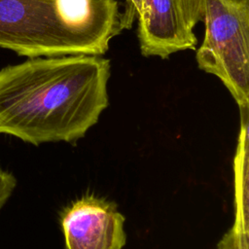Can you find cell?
<instances>
[{
  "label": "cell",
  "mask_w": 249,
  "mask_h": 249,
  "mask_svg": "<svg viewBox=\"0 0 249 249\" xmlns=\"http://www.w3.org/2000/svg\"><path fill=\"white\" fill-rule=\"evenodd\" d=\"M205 34L196 51L200 70L214 75L228 89L240 113L249 107V0H187Z\"/></svg>",
  "instance_id": "obj_3"
},
{
  "label": "cell",
  "mask_w": 249,
  "mask_h": 249,
  "mask_svg": "<svg viewBox=\"0 0 249 249\" xmlns=\"http://www.w3.org/2000/svg\"><path fill=\"white\" fill-rule=\"evenodd\" d=\"M17 187L14 174L0 167V209L6 204Z\"/></svg>",
  "instance_id": "obj_6"
},
{
  "label": "cell",
  "mask_w": 249,
  "mask_h": 249,
  "mask_svg": "<svg viewBox=\"0 0 249 249\" xmlns=\"http://www.w3.org/2000/svg\"><path fill=\"white\" fill-rule=\"evenodd\" d=\"M142 0H124V10L122 12L121 25L123 30L129 29L137 19Z\"/></svg>",
  "instance_id": "obj_7"
},
{
  "label": "cell",
  "mask_w": 249,
  "mask_h": 249,
  "mask_svg": "<svg viewBox=\"0 0 249 249\" xmlns=\"http://www.w3.org/2000/svg\"><path fill=\"white\" fill-rule=\"evenodd\" d=\"M121 18L117 0H0V48L29 58L102 55Z\"/></svg>",
  "instance_id": "obj_2"
},
{
  "label": "cell",
  "mask_w": 249,
  "mask_h": 249,
  "mask_svg": "<svg viewBox=\"0 0 249 249\" xmlns=\"http://www.w3.org/2000/svg\"><path fill=\"white\" fill-rule=\"evenodd\" d=\"M137 21L143 56L163 59L178 52L196 49L194 32L196 23L186 0H142Z\"/></svg>",
  "instance_id": "obj_4"
},
{
  "label": "cell",
  "mask_w": 249,
  "mask_h": 249,
  "mask_svg": "<svg viewBox=\"0 0 249 249\" xmlns=\"http://www.w3.org/2000/svg\"><path fill=\"white\" fill-rule=\"evenodd\" d=\"M110 60L102 55L30 57L0 70V134L33 145L72 142L108 106Z\"/></svg>",
  "instance_id": "obj_1"
},
{
  "label": "cell",
  "mask_w": 249,
  "mask_h": 249,
  "mask_svg": "<svg viewBox=\"0 0 249 249\" xmlns=\"http://www.w3.org/2000/svg\"><path fill=\"white\" fill-rule=\"evenodd\" d=\"M67 249H122L126 241L124 217L117 205L93 196L65 208L60 218Z\"/></svg>",
  "instance_id": "obj_5"
}]
</instances>
